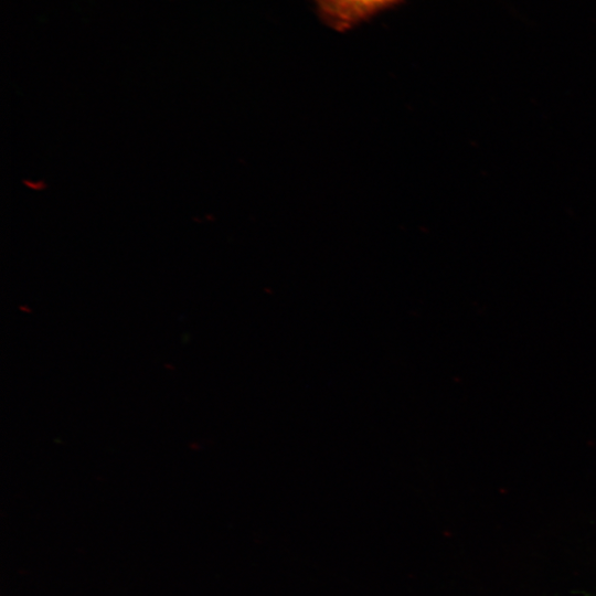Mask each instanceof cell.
Segmentation results:
<instances>
[{"instance_id":"6da1fadb","label":"cell","mask_w":596,"mask_h":596,"mask_svg":"<svg viewBox=\"0 0 596 596\" xmlns=\"http://www.w3.org/2000/svg\"><path fill=\"white\" fill-rule=\"evenodd\" d=\"M320 20L338 32H347L404 0H312Z\"/></svg>"}]
</instances>
